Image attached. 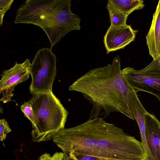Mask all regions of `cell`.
Masks as SVG:
<instances>
[{
    "mask_svg": "<svg viewBox=\"0 0 160 160\" xmlns=\"http://www.w3.org/2000/svg\"><path fill=\"white\" fill-rule=\"evenodd\" d=\"M129 87L121 74L120 59L117 56L112 63L92 69L76 80L68 90L82 93L92 106L89 119L106 118L117 112L134 120L129 105Z\"/></svg>",
    "mask_w": 160,
    "mask_h": 160,
    "instance_id": "obj_2",
    "label": "cell"
},
{
    "mask_svg": "<svg viewBox=\"0 0 160 160\" xmlns=\"http://www.w3.org/2000/svg\"><path fill=\"white\" fill-rule=\"evenodd\" d=\"M138 32L134 30L130 25L116 27L110 26L104 37L107 54L124 48L134 41Z\"/></svg>",
    "mask_w": 160,
    "mask_h": 160,
    "instance_id": "obj_8",
    "label": "cell"
},
{
    "mask_svg": "<svg viewBox=\"0 0 160 160\" xmlns=\"http://www.w3.org/2000/svg\"><path fill=\"white\" fill-rule=\"evenodd\" d=\"M56 60L51 48H44L36 53L30 69L32 82L29 90L33 96L52 91L56 75Z\"/></svg>",
    "mask_w": 160,
    "mask_h": 160,
    "instance_id": "obj_5",
    "label": "cell"
},
{
    "mask_svg": "<svg viewBox=\"0 0 160 160\" xmlns=\"http://www.w3.org/2000/svg\"><path fill=\"white\" fill-rule=\"evenodd\" d=\"M145 133L149 149L156 160H160V122L153 114H145Z\"/></svg>",
    "mask_w": 160,
    "mask_h": 160,
    "instance_id": "obj_9",
    "label": "cell"
},
{
    "mask_svg": "<svg viewBox=\"0 0 160 160\" xmlns=\"http://www.w3.org/2000/svg\"><path fill=\"white\" fill-rule=\"evenodd\" d=\"M64 154L62 152H56L52 156L48 153L41 155L39 160H63Z\"/></svg>",
    "mask_w": 160,
    "mask_h": 160,
    "instance_id": "obj_16",
    "label": "cell"
},
{
    "mask_svg": "<svg viewBox=\"0 0 160 160\" xmlns=\"http://www.w3.org/2000/svg\"><path fill=\"white\" fill-rule=\"evenodd\" d=\"M71 4V0H27L18 9L14 23L41 28L52 49L70 31L80 29L81 19L72 12Z\"/></svg>",
    "mask_w": 160,
    "mask_h": 160,
    "instance_id": "obj_3",
    "label": "cell"
},
{
    "mask_svg": "<svg viewBox=\"0 0 160 160\" xmlns=\"http://www.w3.org/2000/svg\"><path fill=\"white\" fill-rule=\"evenodd\" d=\"M20 109L26 117L32 124L34 122V116L33 110L30 101L25 102L20 107Z\"/></svg>",
    "mask_w": 160,
    "mask_h": 160,
    "instance_id": "obj_13",
    "label": "cell"
},
{
    "mask_svg": "<svg viewBox=\"0 0 160 160\" xmlns=\"http://www.w3.org/2000/svg\"><path fill=\"white\" fill-rule=\"evenodd\" d=\"M107 4L128 16L145 6L143 1L140 0H109Z\"/></svg>",
    "mask_w": 160,
    "mask_h": 160,
    "instance_id": "obj_11",
    "label": "cell"
},
{
    "mask_svg": "<svg viewBox=\"0 0 160 160\" xmlns=\"http://www.w3.org/2000/svg\"><path fill=\"white\" fill-rule=\"evenodd\" d=\"M160 63V57L157 59Z\"/></svg>",
    "mask_w": 160,
    "mask_h": 160,
    "instance_id": "obj_17",
    "label": "cell"
},
{
    "mask_svg": "<svg viewBox=\"0 0 160 160\" xmlns=\"http://www.w3.org/2000/svg\"><path fill=\"white\" fill-rule=\"evenodd\" d=\"M146 39L149 54L153 60L157 59L160 57V0L153 14Z\"/></svg>",
    "mask_w": 160,
    "mask_h": 160,
    "instance_id": "obj_10",
    "label": "cell"
},
{
    "mask_svg": "<svg viewBox=\"0 0 160 160\" xmlns=\"http://www.w3.org/2000/svg\"><path fill=\"white\" fill-rule=\"evenodd\" d=\"M31 65L30 60L27 59L23 63L16 62L13 67L2 72L0 81L1 101L6 103L11 100L16 86L29 78Z\"/></svg>",
    "mask_w": 160,
    "mask_h": 160,
    "instance_id": "obj_7",
    "label": "cell"
},
{
    "mask_svg": "<svg viewBox=\"0 0 160 160\" xmlns=\"http://www.w3.org/2000/svg\"><path fill=\"white\" fill-rule=\"evenodd\" d=\"M30 101L34 116L32 140L39 142L53 139L65 128L68 112L52 91L33 96Z\"/></svg>",
    "mask_w": 160,
    "mask_h": 160,
    "instance_id": "obj_4",
    "label": "cell"
},
{
    "mask_svg": "<svg viewBox=\"0 0 160 160\" xmlns=\"http://www.w3.org/2000/svg\"><path fill=\"white\" fill-rule=\"evenodd\" d=\"M121 74L132 90L152 94L160 102V63L157 59L140 70L126 67L121 70Z\"/></svg>",
    "mask_w": 160,
    "mask_h": 160,
    "instance_id": "obj_6",
    "label": "cell"
},
{
    "mask_svg": "<svg viewBox=\"0 0 160 160\" xmlns=\"http://www.w3.org/2000/svg\"><path fill=\"white\" fill-rule=\"evenodd\" d=\"M14 0H0V24L2 26L3 24V19L6 12L10 8Z\"/></svg>",
    "mask_w": 160,
    "mask_h": 160,
    "instance_id": "obj_14",
    "label": "cell"
},
{
    "mask_svg": "<svg viewBox=\"0 0 160 160\" xmlns=\"http://www.w3.org/2000/svg\"><path fill=\"white\" fill-rule=\"evenodd\" d=\"M64 156H89L99 160H147L141 142L122 128L97 117L54 137Z\"/></svg>",
    "mask_w": 160,
    "mask_h": 160,
    "instance_id": "obj_1",
    "label": "cell"
},
{
    "mask_svg": "<svg viewBox=\"0 0 160 160\" xmlns=\"http://www.w3.org/2000/svg\"><path fill=\"white\" fill-rule=\"evenodd\" d=\"M12 131L8 124L4 119L0 120V139L3 142L7 137V134Z\"/></svg>",
    "mask_w": 160,
    "mask_h": 160,
    "instance_id": "obj_15",
    "label": "cell"
},
{
    "mask_svg": "<svg viewBox=\"0 0 160 160\" xmlns=\"http://www.w3.org/2000/svg\"><path fill=\"white\" fill-rule=\"evenodd\" d=\"M106 8L109 12L112 27H119L127 25L128 16L107 4Z\"/></svg>",
    "mask_w": 160,
    "mask_h": 160,
    "instance_id": "obj_12",
    "label": "cell"
}]
</instances>
